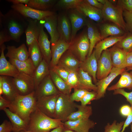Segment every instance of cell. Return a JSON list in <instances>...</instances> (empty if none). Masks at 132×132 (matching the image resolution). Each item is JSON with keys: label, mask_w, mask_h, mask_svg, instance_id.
<instances>
[{"label": "cell", "mask_w": 132, "mask_h": 132, "mask_svg": "<svg viewBox=\"0 0 132 132\" xmlns=\"http://www.w3.org/2000/svg\"><path fill=\"white\" fill-rule=\"evenodd\" d=\"M77 72L80 88L89 91L92 90L97 92V87L95 84L93 83L91 76L81 68H79Z\"/></svg>", "instance_id": "cell-34"}, {"label": "cell", "mask_w": 132, "mask_h": 132, "mask_svg": "<svg viewBox=\"0 0 132 132\" xmlns=\"http://www.w3.org/2000/svg\"><path fill=\"white\" fill-rule=\"evenodd\" d=\"M89 91L82 88L74 89V92L69 96L70 100L72 101H80L86 93Z\"/></svg>", "instance_id": "cell-44"}, {"label": "cell", "mask_w": 132, "mask_h": 132, "mask_svg": "<svg viewBox=\"0 0 132 132\" xmlns=\"http://www.w3.org/2000/svg\"><path fill=\"white\" fill-rule=\"evenodd\" d=\"M131 110V106L128 105H125L121 107L120 110V112L122 116H127L130 114Z\"/></svg>", "instance_id": "cell-50"}, {"label": "cell", "mask_w": 132, "mask_h": 132, "mask_svg": "<svg viewBox=\"0 0 132 132\" xmlns=\"http://www.w3.org/2000/svg\"><path fill=\"white\" fill-rule=\"evenodd\" d=\"M49 65L44 59L36 68L33 77L35 90L39 83L49 74Z\"/></svg>", "instance_id": "cell-33"}, {"label": "cell", "mask_w": 132, "mask_h": 132, "mask_svg": "<svg viewBox=\"0 0 132 132\" xmlns=\"http://www.w3.org/2000/svg\"><path fill=\"white\" fill-rule=\"evenodd\" d=\"M127 71H128L129 70H132V66L129 67H128L126 68Z\"/></svg>", "instance_id": "cell-61"}, {"label": "cell", "mask_w": 132, "mask_h": 132, "mask_svg": "<svg viewBox=\"0 0 132 132\" xmlns=\"http://www.w3.org/2000/svg\"><path fill=\"white\" fill-rule=\"evenodd\" d=\"M11 7L12 9L17 11L25 17L39 21L46 17L56 14L55 12L52 11L37 10L22 4H12Z\"/></svg>", "instance_id": "cell-8"}, {"label": "cell", "mask_w": 132, "mask_h": 132, "mask_svg": "<svg viewBox=\"0 0 132 132\" xmlns=\"http://www.w3.org/2000/svg\"><path fill=\"white\" fill-rule=\"evenodd\" d=\"M57 65L62 66L72 70L77 71L80 67L81 62L77 60L76 56L68 50L63 54Z\"/></svg>", "instance_id": "cell-27"}, {"label": "cell", "mask_w": 132, "mask_h": 132, "mask_svg": "<svg viewBox=\"0 0 132 132\" xmlns=\"http://www.w3.org/2000/svg\"><path fill=\"white\" fill-rule=\"evenodd\" d=\"M80 68L92 77L93 81L95 84L97 83L98 81L96 78L98 68L97 61L94 51L84 61L81 62Z\"/></svg>", "instance_id": "cell-25"}, {"label": "cell", "mask_w": 132, "mask_h": 132, "mask_svg": "<svg viewBox=\"0 0 132 132\" xmlns=\"http://www.w3.org/2000/svg\"><path fill=\"white\" fill-rule=\"evenodd\" d=\"M40 21L50 36L51 45H54L60 38L57 29V15L55 14L46 17Z\"/></svg>", "instance_id": "cell-17"}, {"label": "cell", "mask_w": 132, "mask_h": 132, "mask_svg": "<svg viewBox=\"0 0 132 132\" xmlns=\"http://www.w3.org/2000/svg\"><path fill=\"white\" fill-rule=\"evenodd\" d=\"M28 47L29 58L36 67L43 59L38 41H34Z\"/></svg>", "instance_id": "cell-38"}, {"label": "cell", "mask_w": 132, "mask_h": 132, "mask_svg": "<svg viewBox=\"0 0 132 132\" xmlns=\"http://www.w3.org/2000/svg\"><path fill=\"white\" fill-rule=\"evenodd\" d=\"M97 95V92L94 91H88L87 92L81 100V105L86 106L90 104L91 101L96 100Z\"/></svg>", "instance_id": "cell-45"}, {"label": "cell", "mask_w": 132, "mask_h": 132, "mask_svg": "<svg viewBox=\"0 0 132 132\" xmlns=\"http://www.w3.org/2000/svg\"><path fill=\"white\" fill-rule=\"evenodd\" d=\"M82 0H59L53 7L54 10H66L76 8Z\"/></svg>", "instance_id": "cell-39"}, {"label": "cell", "mask_w": 132, "mask_h": 132, "mask_svg": "<svg viewBox=\"0 0 132 132\" xmlns=\"http://www.w3.org/2000/svg\"><path fill=\"white\" fill-rule=\"evenodd\" d=\"M10 101L6 99L2 96H0V110H3L8 108Z\"/></svg>", "instance_id": "cell-52"}, {"label": "cell", "mask_w": 132, "mask_h": 132, "mask_svg": "<svg viewBox=\"0 0 132 132\" xmlns=\"http://www.w3.org/2000/svg\"><path fill=\"white\" fill-rule=\"evenodd\" d=\"M57 29L60 38L70 43L72 27L69 18L66 13H61L57 15Z\"/></svg>", "instance_id": "cell-14"}, {"label": "cell", "mask_w": 132, "mask_h": 132, "mask_svg": "<svg viewBox=\"0 0 132 132\" xmlns=\"http://www.w3.org/2000/svg\"><path fill=\"white\" fill-rule=\"evenodd\" d=\"M127 53L132 51V34L127 33L126 36L115 44Z\"/></svg>", "instance_id": "cell-40"}, {"label": "cell", "mask_w": 132, "mask_h": 132, "mask_svg": "<svg viewBox=\"0 0 132 132\" xmlns=\"http://www.w3.org/2000/svg\"><path fill=\"white\" fill-rule=\"evenodd\" d=\"M132 66V51L127 53L126 59V68Z\"/></svg>", "instance_id": "cell-55"}, {"label": "cell", "mask_w": 132, "mask_h": 132, "mask_svg": "<svg viewBox=\"0 0 132 132\" xmlns=\"http://www.w3.org/2000/svg\"><path fill=\"white\" fill-rule=\"evenodd\" d=\"M37 99L41 98L59 94L49 74L45 77L37 86L35 90Z\"/></svg>", "instance_id": "cell-11"}, {"label": "cell", "mask_w": 132, "mask_h": 132, "mask_svg": "<svg viewBox=\"0 0 132 132\" xmlns=\"http://www.w3.org/2000/svg\"><path fill=\"white\" fill-rule=\"evenodd\" d=\"M59 94L37 99L36 107L46 115L54 118L56 103Z\"/></svg>", "instance_id": "cell-12"}, {"label": "cell", "mask_w": 132, "mask_h": 132, "mask_svg": "<svg viewBox=\"0 0 132 132\" xmlns=\"http://www.w3.org/2000/svg\"><path fill=\"white\" fill-rule=\"evenodd\" d=\"M70 45V43L60 38L54 44L51 45L52 58L49 65L50 70L57 65L62 56L69 49Z\"/></svg>", "instance_id": "cell-16"}, {"label": "cell", "mask_w": 132, "mask_h": 132, "mask_svg": "<svg viewBox=\"0 0 132 132\" xmlns=\"http://www.w3.org/2000/svg\"><path fill=\"white\" fill-rule=\"evenodd\" d=\"M1 76L2 81V97L10 101L18 94L13 83L12 78L7 76Z\"/></svg>", "instance_id": "cell-30"}, {"label": "cell", "mask_w": 132, "mask_h": 132, "mask_svg": "<svg viewBox=\"0 0 132 132\" xmlns=\"http://www.w3.org/2000/svg\"><path fill=\"white\" fill-rule=\"evenodd\" d=\"M114 95L121 94L124 96L126 99L127 101L129 102L131 106H132V91L127 92L123 89H118L114 91Z\"/></svg>", "instance_id": "cell-47"}, {"label": "cell", "mask_w": 132, "mask_h": 132, "mask_svg": "<svg viewBox=\"0 0 132 132\" xmlns=\"http://www.w3.org/2000/svg\"><path fill=\"white\" fill-rule=\"evenodd\" d=\"M99 29L101 40L109 36H122L127 33L114 24H103L100 26Z\"/></svg>", "instance_id": "cell-29"}, {"label": "cell", "mask_w": 132, "mask_h": 132, "mask_svg": "<svg viewBox=\"0 0 132 132\" xmlns=\"http://www.w3.org/2000/svg\"><path fill=\"white\" fill-rule=\"evenodd\" d=\"M40 23V30L38 42L43 59L49 65L52 58V52L50 48V41L44 30V27Z\"/></svg>", "instance_id": "cell-18"}, {"label": "cell", "mask_w": 132, "mask_h": 132, "mask_svg": "<svg viewBox=\"0 0 132 132\" xmlns=\"http://www.w3.org/2000/svg\"><path fill=\"white\" fill-rule=\"evenodd\" d=\"M97 1L101 4L104 5L106 3L107 0H97Z\"/></svg>", "instance_id": "cell-59"}, {"label": "cell", "mask_w": 132, "mask_h": 132, "mask_svg": "<svg viewBox=\"0 0 132 132\" xmlns=\"http://www.w3.org/2000/svg\"><path fill=\"white\" fill-rule=\"evenodd\" d=\"M109 1L112 4H113L114 5L115 3L117 2H118V0H109Z\"/></svg>", "instance_id": "cell-60"}, {"label": "cell", "mask_w": 132, "mask_h": 132, "mask_svg": "<svg viewBox=\"0 0 132 132\" xmlns=\"http://www.w3.org/2000/svg\"><path fill=\"white\" fill-rule=\"evenodd\" d=\"M62 132H76L74 131L68 129L64 126V127Z\"/></svg>", "instance_id": "cell-58"}, {"label": "cell", "mask_w": 132, "mask_h": 132, "mask_svg": "<svg viewBox=\"0 0 132 132\" xmlns=\"http://www.w3.org/2000/svg\"><path fill=\"white\" fill-rule=\"evenodd\" d=\"M86 26L87 34L90 43V49L88 55V57H89L93 52V49L96 44L101 39L100 32L91 21L87 20Z\"/></svg>", "instance_id": "cell-28"}, {"label": "cell", "mask_w": 132, "mask_h": 132, "mask_svg": "<svg viewBox=\"0 0 132 132\" xmlns=\"http://www.w3.org/2000/svg\"><path fill=\"white\" fill-rule=\"evenodd\" d=\"M1 54L0 57V75L13 77L17 76L20 72L13 64L6 59L4 52L6 48L4 44L0 46Z\"/></svg>", "instance_id": "cell-20"}, {"label": "cell", "mask_w": 132, "mask_h": 132, "mask_svg": "<svg viewBox=\"0 0 132 132\" xmlns=\"http://www.w3.org/2000/svg\"><path fill=\"white\" fill-rule=\"evenodd\" d=\"M96 123L89 119H81L74 121H67L64 122L65 127L76 132H89Z\"/></svg>", "instance_id": "cell-19"}, {"label": "cell", "mask_w": 132, "mask_h": 132, "mask_svg": "<svg viewBox=\"0 0 132 132\" xmlns=\"http://www.w3.org/2000/svg\"><path fill=\"white\" fill-rule=\"evenodd\" d=\"M126 68H121L113 67L110 74L106 77L98 80L95 85L97 90L96 100L104 98L108 86L112 81L118 76L126 70Z\"/></svg>", "instance_id": "cell-10"}, {"label": "cell", "mask_w": 132, "mask_h": 132, "mask_svg": "<svg viewBox=\"0 0 132 132\" xmlns=\"http://www.w3.org/2000/svg\"><path fill=\"white\" fill-rule=\"evenodd\" d=\"M124 121L118 122L115 120L110 124L108 123L104 128V132H120Z\"/></svg>", "instance_id": "cell-42"}, {"label": "cell", "mask_w": 132, "mask_h": 132, "mask_svg": "<svg viewBox=\"0 0 132 132\" xmlns=\"http://www.w3.org/2000/svg\"><path fill=\"white\" fill-rule=\"evenodd\" d=\"M36 101L35 91L25 95L18 94L10 101L9 109L28 122L31 113L36 107Z\"/></svg>", "instance_id": "cell-3"}, {"label": "cell", "mask_w": 132, "mask_h": 132, "mask_svg": "<svg viewBox=\"0 0 132 132\" xmlns=\"http://www.w3.org/2000/svg\"><path fill=\"white\" fill-rule=\"evenodd\" d=\"M64 125V123L60 120L47 116L36 107L30 115L27 131L50 132L52 129Z\"/></svg>", "instance_id": "cell-2"}, {"label": "cell", "mask_w": 132, "mask_h": 132, "mask_svg": "<svg viewBox=\"0 0 132 132\" xmlns=\"http://www.w3.org/2000/svg\"><path fill=\"white\" fill-rule=\"evenodd\" d=\"M104 20L113 22L126 32H128L123 17V10L120 6L115 5L107 0L102 10Z\"/></svg>", "instance_id": "cell-6"}, {"label": "cell", "mask_w": 132, "mask_h": 132, "mask_svg": "<svg viewBox=\"0 0 132 132\" xmlns=\"http://www.w3.org/2000/svg\"><path fill=\"white\" fill-rule=\"evenodd\" d=\"M76 9L86 17L97 22H101L103 20L102 10L91 5L85 0H82Z\"/></svg>", "instance_id": "cell-15"}, {"label": "cell", "mask_w": 132, "mask_h": 132, "mask_svg": "<svg viewBox=\"0 0 132 132\" xmlns=\"http://www.w3.org/2000/svg\"><path fill=\"white\" fill-rule=\"evenodd\" d=\"M96 78L98 80L107 77L113 67L110 53L109 49L103 51L97 61Z\"/></svg>", "instance_id": "cell-9"}, {"label": "cell", "mask_w": 132, "mask_h": 132, "mask_svg": "<svg viewBox=\"0 0 132 132\" xmlns=\"http://www.w3.org/2000/svg\"><path fill=\"white\" fill-rule=\"evenodd\" d=\"M109 50L110 53L113 67L126 68L127 53L115 45Z\"/></svg>", "instance_id": "cell-23"}, {"label": "cell", "mask_w": 132, "mask_h": 132, "mask_svg": "<svg viewBox=\"0 0 132 132\" xmlns=\"http://www.w3.org/2000/svg\"><path fill=\"white\" fill-rule=\"evenodd\" d=\"M68 16L72 27L71 42L76 36L77 31L86 26L87 19L86 17L76 8L71 9Z\"/></svg>", "instance_id": "cell-13"}, {"label": "cell", "mask_w": 132, "mask_h": 132, "mask_svg": "<svg viewBox=\"0 0 132 132\" xmlns=\"http://www.w3.org/2000/svg\"><path fill=\"white\" fill-rule=\"evenodd\" d=\"M3 110L9 119L13 127L12 132L27 131L28 122L23 120L16 114L6 108Z\"/></svg>", "instance_id": "cell-26"}, {"label": "cell", "mask_w": 132, "mask_h": 132, "mask_svg": "<svg viewBox=\"0 0 132 132\" xmlns=\"http://www.w3.org/2000/svg\"><path fill=\"white\" fill-rule=\"evenodd\" d=\"M28 25L25 33L26 42L28 47L34 41H38L40 30V21L27 18Z\"/></svg>", "instance_id": "cell-21"}, {"label": "cell", "mask_w": 132, "mask_h": 132, "mask_svg": "<svg viewBox=\"0 0 132 132\" xmlns=\"http://www.w3.org/2000/svg\"><path fill=\"white\" fill-rule=\"evenodd\" d=\"M89 4L93 6L102 10L104 5L99 2L97 0H85Z\"/></svg>", "instance_id": "cell-53"}, {"label": "cell", "mask_w": 132, "mask_h": 132, "mask_svg": "<svg viewBox=\"0 0 132 132\" xmlns=\"http://www.w3.org/2000/svg\"><path fill=\"white\" fill-rule=\"evenodd\" d=\"M57 0H29L27 5L35 9L41 11H50L53 8Z\"/></svg>", "instance_id": "cell-37"}, {"label": "cell", "mask_w": 132, "mask_h": 132, "mask_svg": "<svg viewBox=\"0 0 132 132\" xmlns=\"http://www.w3.org/2000/svg\"><path fill=\"white\" fill-rule=\"evenodd\" d=\"M49 75L59 92L65 95H70L72 88L66 83L51 69L50 70Z\"/></svg>", "instance_id": "cell-36"}, {"label": "cell", "mask_w": 132, "mask_h": 132, "mask_svg": "<svg viewBox=\"0 0 132 132\" xmlns=\"http://www.w3.org/2000/svg\"><path fill=\"white\" fill-rule=\"evenodd\" d=\"M131 125V132H132V123L130 124Z\"/></svg>", "instance_id": "cell-62"}, {"label": "cell", "mask_w": 132, "mask_h": 132, "mask_svg": "<svg viewBox=\"0 0 132 132\" xmlns=\"http://www.w3.org/2000/svg\"><path fill=\"white\" fill-rule=\"evenodd\" d=\"M6 1L7 2L12 3L13 4H22L27 5L29 0H7Z\"/></svg>", "instance_id": "cell-56"}, {"label": "cell", "mask_w": 132, "mask_h": 132, "mask_svg": "<svg viewBox=\"0 0 132 132\" xmlns=\"http://www.w3.org/2000/svg\"><path fill=\"white\" fill-rule=\"evenodd\" d=\"M77 110L69 116L67 121H74L81 119H89L92 114V109L91 106H84L77 104Z\"/></svg>", "instance_id": "cell-35"}, {"label": "cell", "mask_w": 132, "mask_h": 132, "mask_svg": "<svg viewBox=\"0 0 132 132\" xmlns=\"http://www.w3.org/2000/svg\"><path fill=\"white\" fill-rule=\"evenodd\" d=\"M13 127L10 121L5 120L0 125V132H11Z\"/></svg>", "instance_id": "cell-49"}, {"label": "cell", "mask_w": 132, "mask_h": 132, "mask_svg": "<svg viewBox=\"0 0 132 132\" xmlns=\"http://www.w3.org/2000/svg\"><path fill=\"white\" fill-rule=\"evenodd\" d=\"M12 81L18 94L25 95L35 90L33 77L25 73L20 72L16 77H12Z\"/></svg>", "instance_id": "cell-7"}, {"label": "cell", "mask_w": 132, "mask_h": 132, "mask_svg": "<svg viewBox=\"0 0 132 132\" xmlns=\"http://www.w3.org/2000/svg\"><path fill=\"white\" fill-rule=\"evenodd\" d=\"M9 61L15 66L19 72L25 73L33 77L36 67L30 58L23 61L9 59Z\"/></svg>", "instance_id": "cell-32"}, {"label": "cell", "mask_w": 132, "mask_h": 132, "mask_svg": "<svg viewBox=\"0 0 132 132\" xmlns=\"http://www.w3.org/2000/svg\"><path fill=\"white\" fill-rule=\"evenodd\" d=\"M123 14L126 22L127 31L132 34V13L124 10Z\"/></svg>", "instance_id": "cell-46"}, {"label": "cell", "mask_w": 132, "mask_h": 132, "mask_svg": "<svg viewBox=\"0 0 132 132\" xmlns=\"http://www.w3.org/2000/svg\"><path fill=\"white\" fill-rule=\"evenodd\" d=\"M66 82L69 70L60 65H57L51 69Z\"/></svg>", "instance_id": "cell-43"}, {"label": "cell", "mask_w": 132, "mask_h": 132, "mask_svg": "<svg viewBox=\"0 0 132 132\" xmlns=\"http://www.w3.org/2000/svg\"><path fill=\"white\" fill-rule=\"evenodd\" d=\"M118 5L123 10L132 13V0H120L118 1Z\"/></svg>", "instance_id": "cell-48"}, {"label": "cell", "mask_w": 132, "mask_h": 132, "mask_svg": "<svg viewBox=\"0 0 132 132\" xmlns=\"http://www.w3.org/2000/svg\"><path fill=\"white\" fill-rule=\"evenodd\" d=\"M127 33L122 36H110L98 42L95 46L93 51L97 61L103 51L115 45L118 42L121 40L126 36Z\"/></svg>", "instance_id": "cell-22"}, {"label": "cell", "mask_w": 132, "mask_h": 132, "mask_svg": "<svg viewBox=\"0 0 132 132\" xmlns=\"http://www.w3.org/2000/svg\"><path fill=\"white\" fill-rule=\"evenodd\" d=\"M121 77L118 82L107 89L109 91L114 90L118 89L126 88L132 89V71L129 72L126 70L121 74Z\"/></svg>", "instance_id": "cell-31"}, {"label": "cell", "mask_w": 132, "mask_h": 132, "mask_svg": "<svg viewBox=\"0 0 132 132\" xmlns=\"http://www.w3.org/2000/svg\"><path fill=\"white\" fill-rule=\"evenodd\" d=\"M28 23L27 18L12 9L4 14L0 11V30L4 32L9 41L19 42Z\"/></svg>", "instance_id": "cell-1"}, {"label": "cell", "mask_w": 132, "mask_h": 132, "mask_svg": "<svg viewBox=\"0 0 132 132\" xmlns=\"http://www.w3.org/2000/svg\"><path fill=\"white\" fill-rule=\"evenodd\" d=\"M6 48L7 52L5 56L9 59L23 61L29 58L28 51L24 44H22L18 47L14 46H8Z\"/></svg>", "instance_id": "cell-24"}, {"label": "cell", "mask_w": 132, "mask_h": 132, "mask_svg": "<svg viewBox=\"0 0 132 132\" xmlns=\"http://www.w3.org/2000/svg\"><path fill=\"white\" fill-rule=\"evenodd\" d=\"M90 48V43L87 30H84L70 42L68 50L76 56L79 58L81 62H82L86 58Z\"/></svg>", "instance_id": "cell-5"}, {"label": "cell", "mask_w": 132, "mask_h": 132, "mask_svg": "<svg viewBox=\"0 0 132 132\" xmlns=\"http://www.w3.org/2000/svg\"><path fill=\"white\" fill-rule=\"evenodd\" d=\"M31 132L29 131H26L25 132Z\"/></svg>", "instance_id": "cell-63"}, {"label": "cell", "mask_w": 132, "mask_h": 132, "mask_svg": "<svg viewBox=\"0 0 132 132\" xmlns=\"http://www.w3.org/2000/svg\"><path fill=\"white\" fill-rule=\"evenodd\" d=\"M66 83L72 89L81 88L79 83L77 71L69 70Z\"/></svg>", "instance_id": "cell-41"}, {"label": "cell", "mask_w": 132, "mask_h": 132, "mask_svg": "<svg viewBox=\"0 0 132 132\" xmlns=\"http://www.w3.org/2000/svg\"><path fill=\"white\" fill-rule=\"evenodd\" d=\"M64 127V125H62L59 127L54 129L50 132H62Z\"/></svg>", "instance_id": "cell-57"}, {"label": "cell", "mask_w": 132, "mask_h": 132, "mask_svg": "<svg viewBox=\"0 0 132 132\" xmlns=\"http://www.w3.org/2000/svg\"><path fill=\"white\" fill-rule=\"evenodd\" d=\"M69 96L60 92L56 103L54 118L59 120L64 123L77 109V104L70 100Z\"/></svg>", "instance_id": "cell-4"}, {"label": "cell", "mask_w": 132, "mask_h": 132, "mask_svg": "<svg viewBox=\"0 0 132 132\" xmlns=\"http://www.w3.org/2000/svg\"><path fill=\"white\" fill-rule=\"evenodd\" d=\"M132 110L130 114L127 116L124 121L122 130L120 132H124L126 128L132 123Z\"/></svg>", "instance_id": "cell-51"}, {"label": "cell", "mask_w": 132, "mask_h": 132, "mask_svg": "<svg viewBox=\"0 0 132 132\" xmlns=\"http://www.w3.org/2000/svg\"><path fill=\"white\" fill-rule=\"evenodd\" d=\"M9 41L6 36L2 31H0V46L4 42Z\"/></svg>", "instance_id": "cell-54"}]
</instances>
